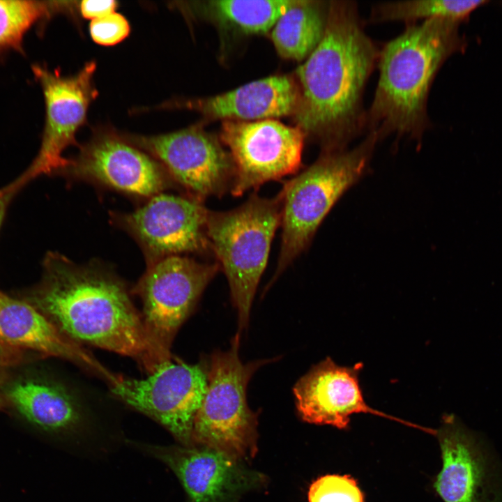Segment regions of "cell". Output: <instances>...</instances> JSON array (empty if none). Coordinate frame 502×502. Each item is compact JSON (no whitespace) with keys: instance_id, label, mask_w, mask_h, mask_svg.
<instances>
[{"instance_id":"cell-13","label":"cell","mask_w":502,"mask_h":502,"mask_svg":"<svg viewBox=\"0 0 502 502\" xmlns=\"http://www.w3.org/2000/svg\"><path fill=\"white\" fill-rule=\"evenodd\" d=\"M126 446L167 466L182 485L188 502H234L264 481L263 475L241 460L213 448L130 439Z\"/></svg>"},{"instance_id":"cell-27","label":"cell","mask_w":502,"mask_h":502,"mask_svg":"<svg viewBox=\"0 0 502 502\" xmlns=\"http://www.w3.org/2000/svg\"><path fill=\"white\" fill-rule=\"evenodd\" d=\"M6 349L8 348H5L0 345V362L8 358V356L6 354V351H7Z\"/></svg>"},{"instance_id":"cell-20","label":"cell","mask_w":502,"mask_h":502,"mask_svg":"<svg viewBox=\"0 0 502 502\" xmlns=\"http://www.w3.org/2000/svg\"><path fill=\"white\" fill-rule=\"evenodd\" d=\"M298 0L210 1L204 10L213 20L245 33H264Z\"/></svg>"},{"instance_id":"cell-26","label":"cell","mask_w":502,"mask_h":502,"mask_svg":"<svg viewBox=\"0 0 502 502\" xmlns=\"http://www.w3.org/2000/svg\"><path fill=\"white\" fill-rule=\"evenodd\" d=\"M19 190L13 182L0 189V227L10 201Z\"/></svg>"},{"instance_id":"cell-23","label":"cell","mask_w":502,"mask_h":502,"mask_svg":"<svg viewBox=\"0 0 502 502\" xmlns=\"http://www.w3.org/2000/svg\"><path fill=\"white\" fill-rule=\"evenodd\" d=\"M309 502H365L356 481L349 476L326 475L316 480L308 492Z\"/></svg>"},{"instance_id":"cell-5","label":"cell","mask_w":502,"mask_h":502,"mask_svg":"<svg viewBox=\"0 0 502 502\" xmlns=\"http://www.w3.org/2000/svg\"><path fill=\"white\" fill-rule=\"evenodd\" d=\"M378 140L376 133L369 132L351 151H323L314 164L284 185L280 192L282 243L271 283L307 248L333 205L362 176Z\"/></svg>"},{"instance_id":"cell-25","label":"cell","mask_w":502,"mask_h":502,"mask_svg":"<svg viewBox=\"0 0 502 502\" xmlns=\"http://www.w3.org/2000/svg\"><path fill=\"white\" fill-rule=\"evenodd\" d=\"M116 6L117 2L114 0H84L81 2L79 10L84 18L93 20L114 13Z\"/></svg>"},{"instance_id":"cell-7","label":"cell","mask_w":502,"mask_h":502,"mask_svg":"<svg viewBox=\"0 0 502 502\" xmlns=\"http://www.w3.org/2000/svg\"><path fill=\"white\" fill-rule=\"evenodd\" d=\"M220 268L218 263L169 256L147 265L133 288L132 293L142 301L148 337L165 360L172 359L171 347L177 332Z\"/></svg>"},{"instance_id":"cell-16","label":"cell","mask_w":502,"mask_h":502,"mask_svg":"<svg viewBox=\"0 0 502 502\" xmlns=\"http://www.w3.org/2000/svg\"><path fill=\"white\" fill-rule=\"evenodd\" d=\"M362 367V363L353 367L340 366L329 357L313 365L293 388L296 409L302 420L345 429L351 415L364 413L420 428L376 410L365 402L358 380Z\"/></svg>"},{"instance_id":"cell-24","label":"cell","mask_w":502,"mask_h":502,"mask_svg":"<svg viewBox=\"0 0 502 502\" xmlns=\"http://www.w3.org/2000/svg\"><path fill=\"white\" fill-rule=\"evenodd\" d=\"M130 25L128 20L118 13H112L93 20L90 24V33L96 43L109 46L116 45L129 34Z\"/></svg>"},{"instance_id":"cell-17","label":"cell","mask_w":502,"mask_h":502,"mask_svg":"<svg viewBox=\"0 0 502 502\" xmlns=\"http://www.w3.org/2000/svg\"><path fill=\"white\" fill-rule=\"evenodd\" d=\"M0 345L65 359L105 380L109 386L119 376L83 346L66 337L36 307L1 291Z\"/></svg>"},{"instance_id":"cell-11","label":"cell","mask_w":502,"mask_h":502,"mask_svg":"<svg viewBox=\"0 0 502 502\" xmlns=\"http://www.w3.org/2000/svg\"><path fill=\"white\" fill-rule=\"evenodd\" d=\"M123 136L157 160L188 197L203 202L231 190L235 170L230 154L197 126L158 135Z\"/></svg>"},{"instance_id":"cell-9","label":"cell","mask_w":502,"mask_h":502,"mask_svg":"<svg viewBox=\"0 0 502 502\" xmlns=\"http://www.w3.org/2000/svg\"><path fill=\"white\" fill-rule=\"evenodd\" d=\"M221 141L234 166L235 197L296 172L301 165L305 133L276 119L224 121Z\"/></svg>"},{"instance_id":"cell-2","label":"cell","mask_w":502,"mask_h":502,"mask_svg":"<svg viewBox=\"0 0 502 502\" xmlns=\"http://www.w3.org/2000/svg\"><path fill=\"white\" fill-rule=\"evenodd\" d=\"M43 267L35 303L66 337L130 357L149 374L167 362L151 344L126 285L110 268L77 264L57 252L46 255Z\"/></svg>"},{"instance_id":"cell-3","label":"cell","mask_w":502,"mask_h":502,"mask_svg":"<svg viewBox=\"0 0 502 502\" xmlns=\"http://www.w3.org/2000/svg\"><path fill=\"white\" fill-rule=\"evenodd\" d=\"M459 24L443 19L409 24L379 50V80L366 112L369 132L379 139L395 134L421 140L429 126L427 102L435 77L450 56L466 47Z\"/></svg>"},{"instance_id":"cell-6","label":"cell","mask_w":502,"mask_h":502,"mask_svg":"<svg viewBox=\"0 0 502 502\" xmlns=\"http://www.w3.org/2000/svg\"><path fill=\"white\" fill-rule=\"evenodd\" d=\"M238 334L226 351L216 350L204 361L206 388L195 415L193 446L213 448L238 459L257 452V415L249 407L247 388L261 366L277 358L243 363L238 354Z\"/></svg>"},{"instance_id":"cell-12","label":"cell","mask_w":502,"mask_h":502,"mask_svg":"<svg viewBox=\"0 0 502 502\" xmlns=\"http://www.w3.org/2000/svg\"><path fill=\"white\" fill-rule=\"evenodd\" d=\"M60 173L131 196L149 199L172 186L164 167L110 129H98Z\"/></svg>"},{"instance_id":"cell-1","label":"cell","mask_w":502,"mask_h":502,"mask_svg":"<svg viewBox=\"0 0 502 502\" xmlns=\"http://www.w3.org/2000/svg\"><path fill=\"white\" fill-rule=\"evenodd\" d=\"M379 50L353 1H330L324 35L296 70L298 127L324 151L344 150L366 128L363 96Z\"/></svg>"},{"instance_id":"cell-10","label":"cell","mask_w":502,"mask_h":502,"mask_svg":"<svg viewBox=\"0 0 502 502\" xmlns=\"http://www.w3.org/2000/svg\"><path fill=\"white\" fill-rule=\"evenodd\" d=\"M96 68L95 62H89L76 75L64 77L56 70L33 66L45 98V125L38 155L24 174L14 181L19 188L38 176L60 173L69 164L63 153L69 146L77 144L76 132L97 96L93 81Z\"/></svg>"},{"instance_id":"cell-8","label":"cell","mask_w":502,"mask_h":502,"mask_svg":"<svg viewBox=\"0 0 502 502\" xmlns=\"http://www.w3.org/2000/svg\"><path fill=\"white\" fill-rule=\"evenodd\" d=\"M204 361L191 365L170 360L144 379L119 375L112 395L163 427L178 442L192 446L195 415L206 388Z\"/></svg>"},{"instance_id":"cell-18","label":"cell","mask_w":502,"mask_h":502,"mask_svg":"<svg viewBox=\"0 0 502 502\" xmlns=\"http://www.w3.org/2000/svg\"><path fill=\"white\" fill-rule=\"evenodd\" d=\"M299 100V86L294 79L274 75L222 94L168 107L188 108L211 119L251 121L295 114Z\"/></svg>"},{"instance_id":"cell-14","label":"cell","mask_w":502,"mask_h":502,"mask_svg":"<svg viewBox=\"0 0 502 502\" xmlns=\"http://www.w3.org/2000/svg\"><path fill=\"white\" fill-rule=\"evenodd\" d=\"M208 210L190 197L160 193L130 213H112L111 219L137 242L146 264L183 253H202Z\"/></svg>"},{"instance_id":"cell-22","label":"cell","mask_w":502,"mask_h":502,"mask_svg":"<svg viewBox=\"0 0 502 502\" xmlns=\"http://www.w3.org/2000/svg\"><path fill=\"white\" fill-rule=\"evenodd\" d=\"M53 11L50 2L0 1V52H22V40L28 29Z\"/></svg>"},{"instance_id":"cell-19","label":"cell","mask_w":502,"mask_h":502,"mask_svg":"<svg viewBox=\"0 0 502 502\" xmlns=\"http://www.w3.org/2000/svg\"><path fill=\"white\" fill-rule=\"evenodd\" d=\"M329 1L298 0L272 28L277 53L296 61L307 59L321 42L327 25Z\"/></svg>"},{"instance_id":"cell-15","label":"cell","mask_w":502,"mask_h":502,"mask_svg":"<svg viewBox=\"0 0 502 502\" xmlns=\"http://www.w3.org/2000/svg\"><path fill=\"white\" fill-rule=\"evenodd\" d=\"M442 467L434 487L444 502H502V462L480 433L454 415L435 430Z\"/></svg>"},{"instance_id":"cell-4","label":"cell","mask_w":502,"mask_h":502,"mask_svg":"<svg viewBox=\"0 0 502 502\" xmlns=\"http://www.w3.org/2000/svg\"><path fill=\"white\" fill-rule=\"evenodd\" d=\"M282 211L280 193L273 198L254 193L232 210L208 211L206 236L229 283L239 335L248 325L271 242L281 225Z\"/></svg>"},{"instance_id":"cell-21","label":"cell","mask_w":502,"mask_h":502,"mask_svg":"<svg viewBox=\"0 0 502 502\" xmlns=\"http://www.w3.org/2000/svg\"><path fill=\"white\" fill-rule=\"evenodd\" d=\"M487 2L484 0L384 1L372 6L368 21L371 23L402 21L409 24L422 19L424 21L443 19L461 23Z\"/></svg>"}]
</instances>
